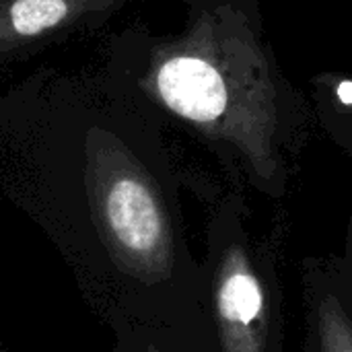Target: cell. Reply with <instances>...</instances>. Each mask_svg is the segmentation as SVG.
I'll return each mask as SVG.
<instances>
[{"instance_id":"obj_2","label":"cell","mask_w":352,"mask_h":352,"mask_svg":"<svg viewBox=\"0 0 352 352\" xmlns=\"http://www.w3.org/2000/svg\"><path fill=\"white\" fill-rule=\"evenodd\" d=\"M89 194L99 231L118 262L144 280L171 262V231L163 198L146 169L113 140L89 148Z\"/></svg>"},{"instance_id":"obj_1","label":"cell","mask_w":352,"mask_h":352,"mask_svg":"<svg viewBox=\"0 0 352 352\" xmlns=\"http://www.w3.org/2000/svg\"><path fill=\"white\" fill-rule=\"evenodd\" d=\"M142 87L163 109L235 148L260 175L278 167L287 99L252 21L231 4L202 10L161 43Z\"/></svg>"},{"instance_id":"obj_3","label":"cell","mask_w":352,"mask_h":352,"mask_svg":"<svg viewBox=\"0 0 352 352\" xmlns=\"http://www.w3.org/2000/svg\"><path fill=\"white\" fill-rule=\"evenodd\" d=\"M105 0H0V54L60 31Z\"/></svg>"},{"instance_id":"obj_4","label":"cell","mask_w":352,"mask_h":352,"mask_svg":"<svg viewBox=\"0 0 352 352\" xmlns=\"http://www.w3.org/2000/svg\"><path fill=\"white\" fill-rule=\"evenodd\" d=\"M262 309V293L258 280L245 270L229 272L219 289V311L229 324H250Z\"/></svg>"}]
</instances>
